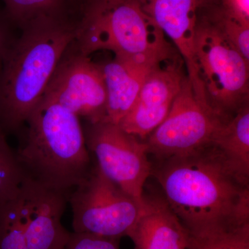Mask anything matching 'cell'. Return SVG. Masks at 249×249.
<instances>
[{"label": "cell", "mask_w": 249, "mask_h": 249, "mask_svg": "<svg viewBox=\"0 0 249 249\" xmlns=\"http://www.w3.org/2000/svg\"><path fill=\"white\" fill-rule=\"evenodd\" d=\"M153 175L189 234L249 223V181L213 143L156 161Z\"/></svg>", "instance_id": "6da1fadb"}, {"label": "cell", "mask_w": 249, "mask_h": 249, "mask_svg": "<svg viewBox=\"0 0 249 249\" xmlns=\"http://www.w3.org/2000/svg\"><path fill=\"white\" fill-rule=\"evenodd\" d=\"M22 29L0 71V126L6 134L27 124L76 36V22L67 16L39 18Z\"/></svg>", "instance_id": "7a4b0ae2"}, {"label": "cell", "mask_w": 249, "mask_h": 249, "mask_svg": "<svg viewBox=\"0 0 249 249\" xmlns=\"http://www.w3.org/2000/svg\"><path fill=\"white\" fill-rule=\"evenodd\" d=\"M16 158L24 178L70 195L94 163L76 114L42 96L27 121Z\"/></svg>", "instance_id": "3957f363"}, {"label": "cell", "mask_w": 249, "mask_h": 249, "mask_svg": "<svg viewBox=\"0 0 249 249\" xmlns=\"http://www.w3.org/2000/svg\"><path fill=\"white\" fill-rule=\"evenodd\" d=\"M74 43L88 56L108 51L152 66L180 55L134 0H83Z\"/></svg>", "instance_id": "277c9868"}, {"label": "cell", "mask_w": 249, "mask_h": 249, "mask_svg": "<svg viewBox=\"0 0 249 249\" xmlns=\"http://www.w3.org/2000/svg\"><path fill=\"white\" fill-rule=\"evenodd\" d=\"M195 63L206 107L224 123L249 105V62L204 14L198 18Z\"/></svg>", "instance_id": "5b68a950"}, {"label": "cell", "mask_w": 249, "mask_h": 249, "mask_svg": "<svg viewBox=\"0 0 249 249\" xmlns=\"http://www.w3.org/2000/svg\"><path fill=\"white\" fill-rule=\"evenodd\" d=\"M68 202L73 232L119 240L128 236L142 204L106 178L95 163L88 178L69 195Z\"/></svg>", "instance_id": "8992f818"}, {"label": "cell", "mask_w": 249, "mask_h": 249, "mask_svg": "<svg viewBox=\"0 0 249 249\" xmlns=\"http://www.w3.org/2000/svg\"><path fill=\"white\" fill-rule=\"evenodd\" d=\"M83 131L88 150L101 173L142 203L144 187L152 171L145 142L111 123H88Z\"/></svg>", "instance_id": "52a82bcc"}, {"label": "cell", "mask_w": 249, "mask_h": 249, "mask_svg": "<svg viewBox=\"0 0 249 249\" xmlns=\"http://www.w3.org/2000/svg\"><path fill=\"white\" fill-rule=\"evenodd\" d=\"M224 124L197 99L186 76L168 116L144 142L149 155L164 160L212 143Z\"/></svg>", "instance_id": "ba28073f"}, {"label": "cell", "mask_w": 249, "mask_h": 249, "mask_svg": "<svg viewBox=\"0 0 249 249\" xmlns=\"http://www.w3.org/2000/svg\"><path fill=\"white\" fill-rule=\"evenodd\" d=\"M65 52L51 78L43 96L59 103L88 124L106 117L107 91L101 67L75 46Z\"/></svg>", "instance_id": "9c48e42d"}, {"label": "cell", "mask_w": 249, "mask_h": 249, "mask_svg": "<svg viewBox=\"0 0 249 249\" xmlns=\"http://www.w3.org/2000/svg\"><path fill=\"white\" fill-rule=\"evenodd\" d=\"M181 55L156 64L144 81L133 107L119 123L127 133L145 139L162 124L187 76Z\"/></svg>", "instance_id": "30bf717a"}, {"label": "cell", "mask_w": 249, "mask_h": 249, "mask_svg": "<svg viewBox=\"0 0 249 249\" xmlns=\"http://www.w3.org/2000/svg\"><path fill=\"white\" fill-rule=\"evenodd\" d=\"M144 14L173 42L186 69L193 91L203 101L194 58V38L198 18L217 0H134Z\"/></svg>", "instance_id": "8fae6325"}, {"label": "cell", "mask_w": 249, "mask_h": 249, "mask_svg": "<svg viewBox=\"0 0 249 249\" xmlns=\"http://www.w3.org/2000/svg\"><path fill=\"white\" fill-rule=\"evenodd\" d=\"M28 249H65L71 232L61 223L68 195L24 178L20 188Z\"/></svg>", "instance_id": "7c38bea8"}, {"label": "cell", "mask_w": 249, "mask_h": 249, "mask_svg": "<svg viewBox=\"0 0 249 249\" xmlns=\"http://www.w3.org/2000/svg\"><path fill=\"white\" fill-rule=\"evenodd\" d=\"M134 249H188V234L163 195L144 193L138 219L128 236Z\"/></svg>", "instance_id": "4fadbf2b"}, {"label": "cell", "mask_w": 249, "mask_h": 249, "mask_svg": "<svg viewBox=\"0 0 249 249\" xmlns=\"http://www.w3.org/2000/svg\"><path fill=\"white\" fill-rule=\"evenodd\" d=\"M98 65L107 91L106 117L102 122L119 124L133 107L149 71L155 65L115 55L112 60Z\"/></svg>", "instance_id": "5bb4252c"}, {"label": "cell", "mask_w": 249, "mask_h": 249, "mask_svg": "<svg viewBox=\"0 0 249 249\" xmlns=\"http://www.w3.org/2000/svg\"><path fill=\"white\" fill-rule=\"evenodd\" d=\"M213 143L232 171L249 181V105L222 124Z\"/></svg>", "instance_id": "9a60e30c"}, {"label": "cell", "mask_w": 249, "mask_h": 249, "mask_svg": "<svg viewBox=\"0 0 249 249\" xmlns=\"http://www.w3.org/2000/svg\"><path fill=\"white\" fill-rule=\"evenodd\" d=\"M0 249H28L20 191L14 199L0 205Z\"/></svg>", "instance_id": "2e32d148"}, {"label": "cell", "mask_w": 249, "mask_h": 249, "mask_svg": "<svg viewBox=\"0 0 249 249\" xmlns=\"http://www.w3.org/2000/svg\"><path fill=\"white\" fill-rule=\"evenodd\" d=\"M188 234V249H249V223Z\"/></svg>", "instance_id": "e0dca14e"}, {"label": "cell", "mask_w": 249, "mask_h": 249, "mask_svg": "<svg viewBox=\"0 0 249 249\" xmlns=\"http://www.w3.org/2000/svg\"><path fill=\"white\" fill-rule=\"evenodd\" d=\"M204 12L219 32L249 62V22L229 14L218 1L206 6Z\"/></svg>", "instance_id": "ac0fdd59"}, {"label": "cell", "mask_w": 249, "mask_h": 249, "mask_svg": "<svg viewBox=\"0 0 249 249\" xmlns=\"http://www.w3.org/2000/svg\"><path fill=\"white\" fill-rule=\"evenodd\" d=\"M10 22L23 28L39 18L66 16L65 0H1Z\"/></svg>", "instance_id": "d6986e66"}, {"label": "cell", "mask_w": 249, "mask_h": 249, "mask_svg": "<svg viewBox=\"0 0 249 249\" xmlns=\"http://www.w3.org/2000/svg\"><path fill=\"white\" fill-rule=\"evenodd\" d=\"M6 136L0 126V205L18 196L24 178Z\"/></svg>", "instance_id": "ffe728a7"}, {"label": "cell", "mask_w": 249, "mask_h": 249, "mask_svg": "<svg viewBox=\"0 0 249 249\" xmlns=\"http://www.w3.org/2000/svg\"><path fill=\"white\" fill-rule=\"evenodd\" d=\"M119 241L88 232H73L65 249H119Z\"/></svg>", "instance_id": "44dd1931"}, {"label": "cell", "mask_w": 249, "mask_h": 249, "mask_svg": "<svg viewBox=\"0 0 249 249\" xmlns=\"http://www.w3.org/2000/svg\"><path fill=\"white\" fill-rule=\"evenodd\" d=\"M11 22L4 11L0 13V71L2 68L5 57L13 42L10 38L9 24Z\"/></svg>", "instance_id": "7402d4cb"}, {"label": "cell", "mask_w": 249, "mask_h": 249, "mask_svg": "<svg viewBox=\"0 0 249 249\" xmlns=\"http://www.w3.org/2000/svg\"><path fill=\"white\" fill-rule=\"evenodd\" d=\"M229 14L249 22V0H218Z\"/></svg>", "instance_id": "603a6c76"}, {"label": "cell", "mask_w": 249, "mask_h": 249, "mask_svg": "<svg viewBox=\"0 0 249 249\" xmlns=\"http://www.w3.org/2000/svg\"><path fill=\"white\" fill-rule=\"evenodd\" d=\"M65 1H77V0H65Z\"/></svg>", "instance_id": "cb8c5ba5"}]
</instances>
